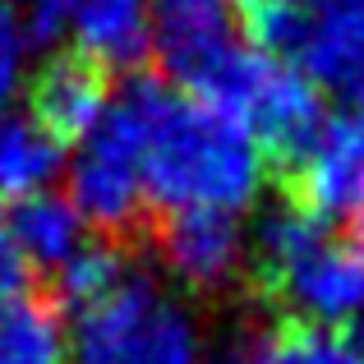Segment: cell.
Segmentation results:
<instances>
[{
    "label": "cell",
    "instance_id": "17",
    "mask_svg": "<svg viewBox=\"0 0 364 364\" xmlns=\"http://www.w3.org/2000/svg\"><path fill=\"white\" fill-rule=\"evenodd\" d=\"M23 277H28V263L18 254L14 231H9V217H0V300L23 291Z\"/></svg>",
    "mask_w": 364,
    "mask_h": 364
},
{
    "label": "cell",
    "instance_id": "3",
    "mask_svg": "<svg viewBox=\"0 0 364 364\" xmlns=\"http://www.w3.org/2000/svg\"><path fill=\"white\" fill-rule=\"evenodd\" d=\"M74 364H208L203 328L180 295L124 267L107 291L74 304Z\"/></svg>",
    "mask_w": 364,
    "mask_h": 364
},
{
    "label": "cell",
    "instance_id": "8",
    "mask_svg": "<svg viewBox=\"0 0 364 364\" xmlns=\"http://www.w3.org/2000/svg\"><path fill=\"white\" fill-rule=\"evenodd\" d=\"M245 42L231 0H152V55L166 83H180L189 97L203 92Z\"/></svg>",
    "mask_w": 364,
    "mask_h": 364
},
{
    "label": "cell",
    "instance_id": "12",
    "mask_svg": "<svg viewBox=\"0 0 364 364\" xmlns=\"http://www.w3.org/2000/svg\"><path fill=\"white\" fill-rule=\"evenodd\" d=\"M9 231L18 240V254L33 267H51L65 272L74 258L88 249V222L79 217V208L60 194H33L23 203H14Z\"/></svg>",
    "mask_w": 364,
    "mask_h": 364
},
{
    "label": "cell",
    "instance_id": "22",
    "mask_svg": "<svg viewBox=\"0 0 364 364\" xmlns=\"http://www.w3.org/2000/svg\"><path fill=\"white\" fill-rule=\"evenodd\" d=\"M0 5H5V0H0Z\"/></svg>",
    "mask_w": 364,
    "mask_h": 364
},
{
    "label": "cell",
    "instance_id": "20",
    "mask_svg": "<svg viewBox=\"0 0 364 364\" xmlns=\"http://www.w3.org/2000/svg\"><path fill=\"white\" fill-rule=\"evenodd\" d=\"M360 254H364V235H360Z\"/></svg>",
    "mask_w": 364,
    "mask_h": 364
},
{
    "label": "cell",
    "instance_id": "10",
    "mask_svg": "<svg viewBox=\"0 0 364 364\" xmlns=\"http://www.w3.org/2000/svg\"><path fill=\"white\" fill-rule=\"evenodd\" d=\"M161 258L185 286L217 291L245 272L249 235L245 222L231 213H171L161 222Z\"/></svg>",
    "mask_w": 364,
    "mask_h": 364
},
{
    "label": "cell",
    "instance_id": "4",
    "mask_svg": "<svg viewBox=\"0 0 364 364\" xmlns=\"http://www.w3.org/2000/svg\"><path fill=\"white\" fill-rule=\"evenodd\" d=\"M194 97L240 120L258 139V148L272 152L286 171L304 157V148L318 139L323 120H328L318 88L291 60H282L258 42H245Z\"/></svg>",
    "mask_w": 364,
    "mask_h": 364
},
{
    "label": "cell",
    "instance_id": "5",
    "mask_svg": "<svg viewBox=\"0 0 364 364\" xmlns=\"http://www.w3.org/2000/svg\"><path fill=\"white\" fill-rule=\"evenodd\" d=\"M254 37L291 60L314 88L337 92L346 107H364V0H282Z\"/></svg>",
    "mask_w": 364,
    "mask_h": 364
},
{
    "label": "cell",
    "instance_id": "15",
    "mask_svg": "<svg viewBox=\"0 0 364 364\" xmlns=\"http://www.w3.org/2000/svg\"><path fill=\"white\" fill-rule=\"evenodd\" d=\"M249 364H360V350L346 332L309 328V323H282L263 332L249 350Z\"/></svg>",
    "mask_w": 364,
    "mask_h": 364
},
{
    "label": "cell",
    "instance_id": "1",
    "mask_svg": "<svg viewBox=\"0 0 364 364\" xmlns=\"http://www.w3.org/2000/svg\"><path fill=\"white\" fill-rule=\"evenodd\" d=\"M143 120V185L161 213H231L240 217L263 194V148L208 102L176 92L166 79L124 83Z\"/></svg>",
    "mask_w": 364,
    "mask_h": 364
},
{
    "label": "cell",
    "instance_id": "7",
    "mask_svg": "<svg viewBox=\"0 0 364 364\" xmlns=\"http://www.w3.org/2000/svg\"><path fill=\"white\" fill-rule=\"evenodd\" d=\"M23 28L33 42L74 37V51L102 70H134L152 55L148 0H28Z\"/></svg>",
    "mask_w": 364,
    "mask_h": 364
},
{
    "label": "cell",
    "instance_id": "11",
    "mask_svg": "<svg viewBox=\"0 0 364 364\" xmlns=\"http://www.w3.org/2000/svg\"><path fill=\"white\" fill-rule=\"evenodd\" d=\"M33 116L51 139H83L92 124L102 120V111L111 107L107 97V70L92 65L88 55L79 51H65L51 55L42 70L33 74Z\"/></svg>",
    "mask_w": 364,
    "mask_h": 364
},
{
    "label": "cell",
    "instance_id": "9",
    "mask_svg": "<svg viewBox=\"0 0 364 364\" xmlns=\"http://www.w3.org/2000/svg\"><path fill=\"white\" fill-rule=\"evenodd\" d=\"M295 203L323 222H364V107L323 120L318 139L291 166Z\"/></svg>",
    "mask_w": 364,
    "mask_h": 364
},
{
    "label": "cell",
    "instance_id": "14",
    "mask_svg": "<svg viewBox=\"0 0 364 364\" xmlns=\"http://www.w3.org/2000/svg\"><path fill=\"white\" fill-rule=\"evenodd\" d=\"M0 364H70L60 314L37 295L0 300Z\"/></svg>",
    "mask_w": 364,
    "mask_h": 364
},
{
    "label": "cell",
    "instance_id": "6",
    "mask_svg": "<svg viewBox=\"0 0 364 364\" xmlns=\"http://www.w3.org/2000/svg\"><path fill=\"white\" fill-rule=\"evenodd\" d=\"M70 203L97 231H129L148 203L143 185V120L134 102L111 97L102 120L79 139L70 161Z\"/></svg>",
    "mask_w": 364,
    "mask_h": 364
},
{
    "label": "cell",
    "instance_id": "19",
    "mask_svg": "<svg viewBox=\"0 0 364 364\" xmlns=\"http://www.w3.org/2000/svg\"><path fill=\"white\" fill-rule=\"evenodd\" d=\"M291 5H314V0H291Z\"/></svg>",
    "mask_w": 364,
    "mask_h": 364
},
{
    "label": "cell",
    "instance_id": "2",
    "mask_svg": "<svg viewBox=\"0 0 364 364\" xmlns=\"http://www.w3.org/2000/svg\"><path fill=\"white\" fill-rule=\"evenodd\" d=\"M258 258L272 295L295 323L350 332L364 323V254L328 231L323 217L300 203H282L263 217Z\"/></svg>",
    "mask_w": 364,
    "mask_h": 364
},
{
    "label": "cell",
    "instance_id": "16",
    "mask_svg": "<svg viewBox=\"0 0 364 364\" xmlns=\"http://www.w3.org/2000/svg\"><path fill=\"white\" fill-rule=\"evenodd\" d=\"M28 51H33V37H28V28H23V14L0 5V111H9V102L23 88Z\"/></svg>",
    "mask_w": 364,
    "mask_h": 364
},
{
    "label": "cell",
    "instance_id": "21",
    "mask_svg": "<svg viewBox=\"0 0 364 364\" xmlns=\"http://www.w3.org/2000/svg\"><path fill=\"white\" fill-rule=\"evenodd\" d=\"M360 364H364V350H360Z\"/></svg>",
    "mask_w": 364,
    "mask_h": 364
},
{
    "label": "cell",
    "instance_id": "13",
    "mask_svg": "<svg viewBox=\"0 0 364 364\" xmlns=\"http://www.w3.org/2000/svg\"><path fill=\"white\" fill-rule=\"evenodd\" d=\"M60 171V139L42 129L23 111H0V198L46 194V185Z\"/></svg>",
    "mask_w": 364,
    "mask_h": 364
},
{
    "label": "cell",
    "instance_id": "18",
    "mask_svg": "<svg viewBox=\"0 0 364 364\" xmlns=\"http://www.w3.org/2000/svg\"><path fill=\"white\" fill-rule=\"evenodd\" d=\"M277 5H282V0H231V9H240V14L249 18V28H258Z\"/></svg>",
    "mask_w": 364,
    "mask_h": 364
}]
</instances>
